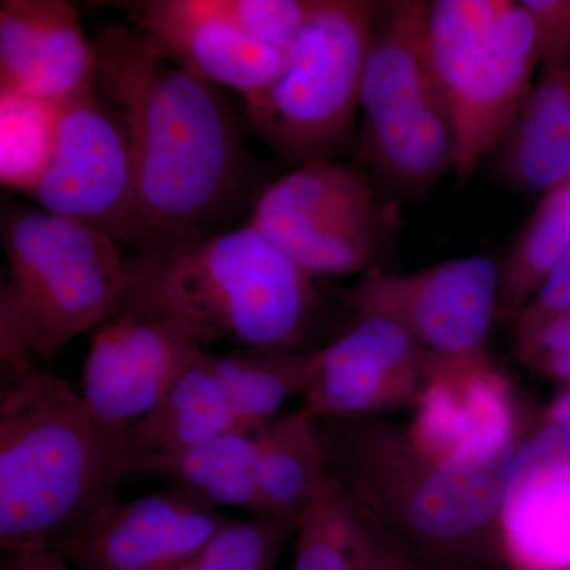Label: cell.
<instances>
[{"mask_svg":"<svg viewBox=\"0 0 570 570\" xmlns=\"http://www.w3.org/2000/svg\"><path fill=\"white\" fill-rule=\"evenodd\" d=\"M92 50L94 82L126 132L138 200L160 247L223 232L249 175L227 97L134 26L100 29Z\"/></svg>","mask_w":570,"mask_h":570,"instance_id":"6da1fadb","label":"cell"},{"mask_svg":"<svg viewBox=\"0 0 570 570\" xmlns=\"http://www.w3.org/2000/svg\"><path fill=\"white\" fill-rule=\"evenodd\" d=\"M332 478L354 493L425 570H499V520L519 450L508 428L430 459L387 419L321 420Z\"/></svg>","mask_w":570,"mask_h":570,"instance_id":"7a4b0ae2","label":"cell"},{"mask_svg":"<svg viewBox=\"0 0 570 570\" xmlns=\"http://www.w3.org/2000/svg\"><path fill=\"white\" fill-rule=\"evenodd\" d=\"M140 455L105 425L81 392L33 367L0 382V547L51 550L119 501Z\"/></svg>","mask_w":570,"mask_h":570,"instance_id":"3957f363","label":"cell"},{"mask_svg":"<svg viewBox=\"0 0 570 570\" xmlns=\"http://www.w3.org/2000/svg\"><path fill=\"white\" fill-rule=\"evenodd\" d=\"M318 305L314 277L245 224L135 254L121 311L174 318L206 344L298 352Z\"/></svg>","mask_w":570,"mask_h":570,"instance_id":"277c9868","label":"cell"},{"mask_svg":"<svg viewBox=\"0 0 570 570\" xmlns=\"http://www.w3.org/2000/svg\"><path fill=\"white\" fill-rule=\"evenodd\" d=\"M428 6L379 3L360 94V163L401 197L425 194L455 170V126L428 52Z\"/></svg>","mask_w":570,"mask_h":570,"instance_id":"5b68a950","label":"cell"},{"mask_svg":"<svg viewBox=\"0 0 570 570\" xmlns=\"http://www.w3.org/2000/svg\"><path fill=\"white\" fill-rule=\"evenodd\" d=\"M428 52L456 134V183L498 148L534 88V26L512 0H434Z\"/></svg>","mask_w":570,"mask_h":570,"instance_id":"8992f818","label":"cell"},{"mask_svg":"<svg viewBox=\"0 0 570 570\" xmlns=\"http://www.w3.org/2000/svg\"><path fill=\"white\" fill-rule=\"evenodd\" d=\"M2 242L9 281L0 292L32 356L50 360L121 313L129 258L112 236L41 208H9Z\"/></svg>","mask_w":570,"mask_h":570,"instance_id":"52a82bcc","label":"cell"},{"mask_svg":"<svg viewBox=\"0 0 570 570\" xmlns=\"http://www.w3.org/2000/svg\"><path fill=\"white\" fill-rule=\"evenodd\" d=\"M379 3L314 0L281 73L245 102L255 132L285 163L335 160L355 138Z\"/></svg>","mask_w":570,"mask_h":570,"instance_id":"ba28073f","label":"cell"},{"mask_svg":"<svg viewBox=\"0 0 570 570\" xmlns=\"http://www.w3.org/2000/svg\"><path fill=\"white\" fill-rule=\"evenodd\" d=\"M29 197L45 212L97 228L137 253L160 247L138 200L126 132L96 82L61 104L55 153Z\"/></svg>","mask_w":570,"mask_h":570,"instance_id":"9c48e42d","label":"cell"},{"mask_svg":"<svg viewBox=\"0 0 570 570\" xmlns=\"http://www.w3.org/2000/svg\"><path fill=\"white\" fill-rule=\"evenodd\" d=\"M498 294L497 262L466 255L415 272L367 276L344 299L356 316L389 318L428 355L455 362L489 355Z\"/></svg>","mask_w":570,"mask_h":570,"instance_id":"30bf717a","label":"cell"},{"mask_svg":"<svg viewBox=\"0 0 570 570\" xmlns=\"http://www.w3.org/2000/svg\"><path fill=\"white\" fill-rule=\"evenodd\" d=\"M205 346L204 336L174 318L121 311L92 332L81 395L105 425L130 433Z\"/></svg>","mask_w":570,"mask_h":570,"instance_id":"8fae6325","label":"cell"},{"mask_svg":"<svg viewBox=\"0 0 570 570\" xmlns=\"http://www.w3.org/2000/svg\"><path fill=\"white\" fill-rule=\"evenodd\" d=\"M430 358L395 322L356 316L347 332L311 352L303 406L318 420L385 419L417 403Z\"/></svg>","mask_w":570,"mask_h":570,"instance_id":"7c38bea8","label":"cell"},{"mask_svg":"<svg viewBox=\"0 0 570 570\" xmlns=\"http://www.w3.org/2000/svg\"><path fill=\"white\" fill-rule=\"evenodd\" d=\"M232 519L170 487L116 502L52 547L73 570H170L195 557Z\"/></svg>","mask_w":570,"mask_h":570,"instance_id":"4fadbf2b","label":"cell"},{"mask_svg":"<svg viewBox=\"0 0 570 570\" xmlns=\"http://www.w3.org/2000/svg\"><path fill=\"white\" fill-rule=\"evenodd\" d=\"M499 570H570V434L520 441L499 520Z\"/></svg>","mask_w":570,"mask_h":570,"instance_id":"5bb4252c","label":"cell"},{"mask_svg":"<svg viewBox=\"0 0 570 570\" xmlns=\"http://www.w3.org/2000/svg\"><path fill=\"white\" fill-rule=\"evenodd\" d=\"M119 6L134 28L168 59L217 88L238 91L245 102L269 88L287 59L288 52L202 9L200 0H140Z\"/></svg>","mask_w":570,"mask_h":570,"instance_id":"9a60e30c","label":"cell"},{"mask_svg":"<svg viewBox=\"0 0 570 570\" xmlns=\"http://www.w3.org/2000/svg\"><path fill=\"white\" fill-rule=\"evenodd\" d=\"M92 40L63 0L0 2V86L63 104L94 86Z\"/></svg>","mask_w":570,"mask_h":570,"instance_id":"2e32d148","label":"cell"},{"mask_svg":"<svg viewBox=\"0 0 570 570\" xmlns=\"http://www.w3.org/2000/svg\"><path fill=\"white\" fill-rule=\"evenodd\" d=\"M295 538L292 570H425L335 479L296 521Z\"/></svg>","mask_w":570,"mask_h":570,"instance_id":"e0dca14e","label":"cell"},{"mask_svg":"<svg viewBox=\"0 0 570 570\" xmlns=\"http://www.w3.org/2000/svg\"><path fill=\"white\" fill-rule=\"evenodd\" d=\"M255 479L265 517L296 524L333 482L322 422L305 406L255 433Z\"/></svg>","mask_w":570,"mask_h":570,"instance_id":"ac0fdd59","label":"cell"},{"mask_svg":"<svg viewBox=\"0 0 570 570\" xmlns=\"http://www.w3.org/2000/svg\"><path fill=\"white\" fill-rule=\"evenodd\" d=\"M379 205L376 184L363 168L314 160L269 184L258 195L247 224L277 242L303 228Z\"/></svg>","mask_w":570,"mask_h":570,"instance_id":"d6986e66","label":"cell"},{"mask_svg":"<svg viewBox=\"0 0 570 570\" xmlns=\"http://www.w3.org/2000/svg\"><path fill=\"white\" fill-rule=\"evenodd\" d=\"M570 70L540 75L539 82L498 148L505 181L532 193H550L570 181Z\"/></svg>","mask_w":570,"mask_h":570,"instance_id":"ffe728a7","label":"cell"},{"mask_svg":"<svg viewBox=\"0 0 570 570\" xmlns=\"http://www.w3.org/2000/svg\"><path fill=\"white\" fill-rule=\"evenodd\" d=\"M255 433L234 431L175 455L142 456L137 474L168 480L212 509L265 517L255 479Z\"/></svg>","mask_w":570,"mask_h":570,"instance_id":"44dd1931","label":"cell"},{"mask_svg":"<svg viewBox=\"0 0 570 570\" xmlns=\"http://www.w3.org/2000/svg\"><path fill=\"white\" fill-rule=\"evenodd\" d=\"M202 352L189 370L149 414L130 428L129 439L140 459L175 455L239 428L224 390Z\"/></svg>","mask_w":570,"mask_h":570,"instance_id":"7402d4cb","label":"cell"},{"mask_svg":"<svg viewBox=\"0 0 570 570\" xmlns=\"http://www.w3.org/2000/svg\"><path fill=\"white\" fill-rule=\"evenodd\" d=\"M205 360L247 433L275 420L288 397L303 396L311 376V352L238 347L227 354L206 352Z\"/></svg>","mask_w":570,"mask_h":570,"instance_id":"603a6c76","label":"cell"},{"mask_svg":"<svg viewBox=\"0 0 570 570\" xmlns=\"http://www.w3.org/2000/svg\"><path fill=\"white\" fill-rule=\"evenodd\" d=\"M570 249V181L543 194L499 266L498 321H513Z\"/></svg>","mask_w":570,"mask_h":570,"instance_id":"cb8c5ba5","label":"cell"},{"mask_svg":"<svg viewBox=\"0 0 570 570\" xmlns=\"http://www.w3.org/2000/svg\"><path fill=\"white\" fill-rule=\"evenodd\" d=\"M61 105L0 86V181L31 195L55 153Z\"/></svg>","mask_w":570,"mask_h":570,"instance_id":"d4e9b609","label":"cell"},{"mask_svg":"<svg viewBox=\"0 0 570 570\" xmlns=\"http://www.w3.org/2000/svg\"><path fill=\"white\" fill-rule=\"evenodd\" d=\"M295 528L275 517L232 519L195 557L170 570H273Z\"/></svg>","mask_w":570,"mask_h":570,"instance_id":"484cf974","label":"cell"},{"mask_svg":"<svg viewBox=\"0 0 570 570\" xmlns=\"http://www.w3.org/2000/svg\"><path fill=\"white\" fill-rule=\"evenodd\" d=\"M314 0H200L202 9L258 41L288 52Z\"/></svg>","mask_w":570,"mask_h":570,"instance_id":"4316f807","label":"cell"},{"mask_svg":"<svg viewBox=\"0 0 570 570\" xmlns=\"http://www.w3.org/2000/svg\"><path fill=\"white\" fill-rule=\"evenodd\" d=\"M534 26L542 75L570 70V0H520Z\"/></svg>","mask_w":570,"mask_h":570,"instance_id":"83f0119b","label":"cell"},{"mask_svg":"<svg viewBox=\"0 0 570 570\" xmlns=\"http://www.w3.org/2000/svg\"><path fill=\"white\" fill-rule=\"evenodd\" d=\"M515 352L532 370L570 387V313L551 318L515 343Z\"/></svg>","mask_w":570,"mask_h":570,"instance_id":"f1b7e54d","label":"cell"},{"mask_svg":"<svg viewBox=\"0 0 570 570\" xmlns=\"http://www.w3.org/2000/svg\"><path fill=\"white\" fill-rule=\"evenodd\" d=\"M570 313V249L546 277L530 303L513 318L515 343L527 340L551 318Z\"/></svg>","mask_w":570,"mask_h":570,"instance_id":"f546056e","label":"cell"},{"mask_svg":"<svg viewBox=\"0 0 570 570\" xmlns=\"http://www.w3.org/2000/svg\"><path fill=\"white\" fill-rule=\"evenodd\" d=\"M6 554L2 570H73L61 554L52 550Z\"/></svg>","mask_w":570,"mask_h":570,"instance_id":"4dcf8cb0","label":"cell"},{"mask_svg":"<svg viewBox=\"0 0 570 570\" xmlns=\"http://www.w3.org/2000/svg\"><path fill=\"white\" fill-rule=\"evenodd\" d=\"M542 422L564 430L570 434V387H566L551 400L542 415Z\"/></svg>","mask_w":570,"mask_h":570,"instance_id":"1f68e13d","label":"cell"}]
</instances>
